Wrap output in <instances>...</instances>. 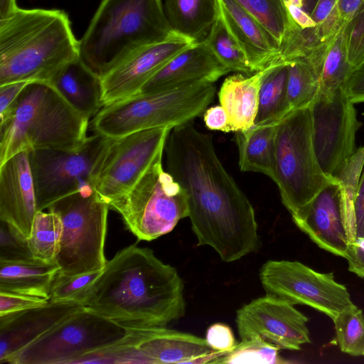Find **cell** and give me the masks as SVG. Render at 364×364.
I'll return each mask as SVG.
<instances>
[{
	"mask_svg": "<svg viewBox=\"0 0 364 364\" xmlns=\"http://www.w3.org/2000/svg\"><path fill=\"white\" fill-rule=\"evenodd\" d=\"M220 12L255 73L281 61V50L264 27L235 0H218Z\"/></svg>",
	"mask_w": 364,
	"mask_h": 364,
	"instance_id": "7402d4cb",
	"label": "cell"
},
{
	"mask_svg": "<svg viewBox=\"0 0 364 364\" xmlns=\"http://www.w3.org/2000/svg\"><path fill=\"white\" fill-rule=\"evenodd\" d=\"M343 38L348 61L354 69L364 61V0L343 30Z\"/></svg>",
	"mask_w": 364,
	"mask_h": 364,
	"instance_id": "ab89813d",
	"label": "cell"
},
{
	"mask_svg": "<svg viewBox=\"0 0 364 364\" xmlns=\"http://www.w3.org/2000/svg\"><path fill=\"white\" fill-rule=\"evenodd\" d=\"M129 333L130 328L85 306L20 350L9 363H78Z\"/></svg>",
	"mask_w": 364,
	"mask_h": 364,
	"instance_id": "30bf717a",
	"label": "cell"
},
{
	"mask_svg": "<svg viewBox=\"0 0 364 364\" xmlns=\"http://www.w3.org/2000/svg\"><path fill=\"white\" fill-rule=\"evenodd\" d=\"M333 178L322 171L312 137L311 107L294 110L276 125L272 180L291 215L309 203Z\"/></svg>",
	"mask_w": 364,
	"mask_h": 364,
	"instance_id": "52a82bcc",
	"label": "cell"
},
{
	"mask_svg": "<svg viewBox=\"0 0 364 364\" xmlns=\"http://www.w3.org/2000/svg\"><path fill=\"white\" fill-rule=\"evenodd\" d=\"M288 20L285 39H291L309 32L315 27L311 18L318 0H281Z\"/></svg>",
	"mask_w": 364,
	"mask_h": 364,
	"instance_id": "f35d334b",
	"label": "cell"
},
{
	"mask_svg": "<svg viewBox=\"0 0 364 364\" xmlns=\"http://www.w3.org/2000/svg\"><path fill=\"white\" fill-rule=\"evenodd\" d=\"M272 65L249 77L235 74L225 79L218 97L228 114L230 132L246 130L255 125L260 85Z\"/></svg>",
	"mask_w": 364,
	"mask_h": 364,
	"instance_id": "603a6c76",
	"label": "cell"
},
{
	"mask_svg": "<svg viewBox=\"0 0 364 364\" xmlns=\"http://www.w3.org/2000/svg\"><path fill=\"white\" fill-rule=\"evenodd\" d=\"M229 72V69L203 41L195 43L174 56L145 83L139 93L164 90L199 80L215 82Z\"/></svg>",
	"mask_w": 364,
	"mask_h": 364,
	"instance_id": "44dd1931",
	"label": "cell"
},
{
	"mask_svg": "<svg viewBox=\"0 0 364 364\" xmlns=\"http://www.w3.org/2000/svg\"><path fill=\"white\" fill-rule=\"evenodd\" d=\"M205 339L212 350L224 354L232 350L237 343L231 328L222 323L210 325L206 331Z\"/></svg>",
	"mask_w": 364,
	"mask_h": 364,
	"instance_id": "7bdbcfd3",
	"label": "cell"
},
{
	"mask_svg": "<svg viewBox=\"0 0 364 364\" xmlns=\"http://www.w3.org/2000/svg\"><path fill=\"white\" fill-rule=\"evenodd\" d=\"M346 259L348 261V270L364 278V237L358 238L348 245Z\"/></svg>",
	"mask_w": 364,
	"mask_h": 364,
	"instance_id": "f6af8a7d",
	"label": "cell"
},
{
	"mask_svg": "<svg viewBox=\"0 0 364 364\" xmlns=\"http://www.w3.org/2000/svg\"><path fill=\"white\" fill-rule=\"evenodd\" d=\"M203 119L205 126L210 130L230 132L228 114L222 105H216L205 111Z\"/></svg>",
	"mask_w": 364,
	"mask_h": 364,
	"instance_id": "bcb514c9",
	"label": "cell"
},
{
	"mask_svg": "<svg viewBox=\"0 0 364 364\" xmlns=\"http://www.w3.org/2000/svg\"><path fill=\"white\" fill-rule=\"evenodd\" d=\"M139 240L151 241L171 232L188 217L186 193L162 166L159 157L123 196L109 204Z\"/></svg>",
	"mask_w": 364,
	"mask_h": 364,
	"instance_id": "ba28073f",
	"label": "cell"
},
{
	"mask_svg": "<svg viewBox=\"0 0 364 364\" xmlns=\"http://www.w3.org/2000/svg\"><path fill=\"white\" fill-rule=\"evenodd\" d=\"M109 207L95 191L76 193L53 203L48 210L63 223L58 273L75 276L103 269L107 260L105 242Z\"/></svg>",
	"mask_w": 364,
	"mask_h": 364,
	"instance_id": "9c48e42d",
	"label": "cell"
},
{
	"mask_svg": "<svg viewBox=\"0 0 364 364\" xmlns=\"http://www.w3.org/2000/svg\"><path fill=\"white\" fill-rule=\"evenodd\" d=\"M308 321L293 304L267 295L239 309L235 319L241 340L259 338L291 350L311 343Z\"/></svg>",
	"mask_w": 364,
	"mask_h": 364,
	"instance_id": "9a60e30c",
	"label": "cell"
},
{
	"mask_svg": "<svg viewBox=\"0 0 364 364\" xmlns=\"http://www.w3.org/2000/svg\"><path fill=\"white\" fill-rule=\"evenodd\" d=\"M195 43L174 32L167 39L143 47L127 56L100 76L103 106L139 93L174 56Z\"/></svg>",
	"mask_w": 364,
	"mask_h": 364,
	"instance_id": "2e32d148",
	"label": "cell"
},
{
	"mask_svg": "<svg viewBox=\"0 0 364 364\" xmlns=\"http://www.w3.org/2000/svg\"><path fill=\"white\" fill-rule=\"evenodd\" d=\"M363 168L364 146H361L343 164L334 177L341 186L343 218L349 245L356 239L354 203Z\"/></svg>",
	"mask_w": 364,
	"mask_h": 364,
	"instance_id": "f546056e",
	"label": "cell"
},
{
	"mask_svg": "<svg viewBox=\"0 0 364 364\" xmlns=\"http://www.w3.org/2000/svg\"><path fill=\"white\" fill-rule=\"evenodd\" d=\"M342 89L354 104L364 102V61L351 70Z\"/></svg>",
	"mask_w": 364,
	"mask_h": 364,
	"instance_id": "ee69618b",
	"label": "cell"
},
{
	"mask_svg": "<svg viewBox=\"0 0 364 364\" xmlns=\"http://www.w3.org/2000/svg\"><path fill=\"white\" fill-rule=\"evenodd\" d=\"M288 63L272 64L264 76L259 91L255 125H277L290 113L287 87Z\"/></svg>",
	"mask_w": 364,
	"mask_h": 364,
	"instance_id": "83f0119b",
	"label": "cell"
},
{
	"mask_svg": "<svg viewBox=\"0 0 364 364\" xmlns=\"http://www.w3.org/2000/svg\"><path fill=\"white\" fill-rule=\"evenodd\" d=\"M132 330L141 363H213L223 354L212 350L203 338L166 326Z\"/></svg>",
	"mask_w": 364,
	"mask_h": 364,
	"instance_id": "ac0fdd59",
	"label": "cell"
},
{
	"mask_svg": "<svg viewBox=\"0 0 364 364\" xmlns=\"http://www.w3.org/2000/svg\"><path fill=\"white\" fill-rule=\"evenodd\" d=\"M363 0H337L336 7L341 23L346 26L360 9Z\"/></svg>",
	"mask_w": 364,
	"mask_h": 364,
	"instance_id": "681fc988",
	"label": "cell"
},
{
	"mask_svg": "<svg viewBox=\"0 0 364 364\" xmlns=\"http://www.w3.org/2000/svg\"><path fill=\"white\" fill-rule=\"evenodd\" d=\"M30 82L18 81L0 85V115L7 111Z\"/></svg>",
	"mask_w": 364,
	"mask_h": 364,
	"instance_id": "7dc6e473",
	"label": "cell"
},
{
	"mask_svg": "<svg viewBox=\"0 0 364 364\" xmlns=\"http://www.w3.org/2000/svg\"><path fill=\"white\" fill-rule=\"evenodd\" d=\"M172 127L108 137L94 176V189L109 204L125 195L149 168L163 156Z\"/></svg>",
	"mask_w": 364,
	"mask_h": 364,
	"instance_id": "7c38bea8",
	"label": "cell"
},
{
	"mask_svg": "<svg viewBox=\"0 0 364 364\" xmlns=\"http://www.w3.org/2000/svg\"><path fill=\"white\" fill-rule=\"evenodd\" d=\"M171 28L196 43L205 41L219 12L218 0H166Z\"/></svg>",
	"mask_w": 364,
	"mask_h": 364,
	"instance_id": "484cf974",
	"label": "cell"
},
{
	"mask_svg": "<svg viewBox=\"0 0 364 364\" xmlns=\"http://www.w3.org/2000/svg\"><path fill=\"white\" fill-rule=\"evenodd\" d=\"M18 9L16 0H0V19L10 16Z\"/></svg>",
	"mask_w": 364,
	"mask_h": 364,
	"instance_id": "f907efd6",
	"label": "cell"
},
{
	"mask_svg": "<svg viewBox=\"0 0 364 364\" xmlns=\"http://www.w3.org/2000/svg\"><path fill=\"white\" fill-rule=\"evenodd\" d=\"M0 229V262L34 259L26 238L4 221Z\"/></svg>",
	"mask_w": 364,
	"mask_h": 364,
	"instance_id": "60d3db41",
	"label": "cell"
},
{
	"mask_svg": "<svg viewBox=\"0 0 364 364\" xmlns=\"http://www.w3.org/2000/svg\"><path fill=\"white\" fill-rule=\"evenodd\" d=\"M336 3L337 0H318L311 14L315 23L314 36L319 46L330 43L345 28L340 21Z\"/></svg>",
	"mask_w": 364,
	"mask_h": 364,
	"instance_id": "74e56055",
	"label": "cell"
},
{
	"mask_svg": "<svg viewBox=\"0 0 364 364\" xmlns=\"http://www.w3.org/2000/svg\"><path fill=\"white\" fill-rule=\"evenodd\" d=\"M291 218L317 246L346 259L349 243L343 218L341 186L335 178Z\"/></svg>",
	"mask_w": 364,
	"mask_h": 364,
	"instance_id": "e0dca14e",
	"label": "cell"
},
{
	"mask_svg": "<svg viewBox=\"0 0 364 364\" xmlns=\"http://www.w3.org/2000/svg\"><path fill=\"white\" fill-rule=\"evenodd\" d=\"M102 270L75 276L58 273L53 281L48 301L76 303L85 306L92 285Z\"/></svg>",
	"mask_w": 364,
	"mask_h": 364,
	"instance_id": "8d00e7d4",
	"label": "cell"
},
{
	"mask_svg": "<svg viewBox=\"0 0 364 364\" xmlns=\"http://www.w3.org/2000/svg\"><path fill=\"white\" fill-rule=\"evenodd\" d=\"M85 306L129 328L166 326L185 315L183 282L151 249L134 244L107 261Z\"/></svg>",
	"mask_w": 364,
	"mask_h": 364,
	"instance_id": "7a4b0ae2",
	"label": "cell"
},
{
	"mask_svg": "<svg viewBox=\"0 0 364 364\" xmlns=\"http://www.w3.org/2000/svg\"><path fill=\"white\" fill-rule=\"evenodd\" d=\"M276 125L257 126L235 132L242 171L262 173L272 178Z\"/></svg>",
	"mask_w": 364,
	"mask_h": 364,
	"instance_id": "4316f807",
	"label": "cell"
},
{
	"mask_svg": "<svg viewBox=\"0 0 364 364\" xmlns=\"http://www.w3.org/2000/svg\"><path fill=\"white\" fill-rule=\"evenodd\" d=\"M320 90V75L304 58L288 63L287 99L290 112L311 107Z\"/></svg>",
	"mask_w": 364,
	"mask_h": 364,
	"instance_id": "f1b7e54d",
	"label": "cell"
},
{
	"mask_svg": "<svg viewBox=\"0 0 364 364\" xmlns=\"http://www.w3.org/2000/svg\"><path fill=\"white\" fill-rule=\"evenodd\" d=\"M48 302L46 298L0 291V316L41 306Z\"/></svg>",
	"mask_w": 364,
	"mask_h": 364,
	"instance_id": "b9f144b4",
	"label": "cell"
},
{
	"mask_svg": "<svg viewBox=\"0 0 364 364\" xmlns=\"http://www.w3.org/2000/svg\"><path fill=\"white\" fill-rule=\"evenodd\" d=\"M215 93L214 82L205 80L138 93L104 105L90 122V129L95 134L117 138L149 129L173 128L200 115Z\"/></svg>",
	"mask_w": 364,
	"mask_h": 364,
	"instance_id": "8992f818",
	"label": "cell"
},
{
	"mask_svg": "<svg viewBox=\"0 0 364 364\" xmlns=\"http://www.w3.org/2000/svg\"><path fill=\"white\" fill-rule=\"evenodd\" d=\"M205 41L230 72H240L246 75L255 73L242 48L228 29L220 9Z\"/></svg>",
	"mask_w": 364,
	"mask_h": 364,
	"instance_id": "1f68e13d",
	"label": "cell"
},
{
	"mask_svg": "<svg viewBox=\"0 0 364 364\" xmlns=\"http://www.w3.org/2000/svg\"><path fill=\"white\" fill-rule=\"evenodd\" d=\"M279 348L259 338L242 340L230 351L216 358L213 363L282 364Z\"/></svg>",
	"mask_w": 364,
	"mask_h": 364,
	"instance_id": "d590c367",
	"label": "cell"
},
{
	"mask_svg": "<svg viewBox=\"0 0 364 364\" xmlns=\"http://www.w3.org/2000/svg\"><path fill=\"white\" fill-rule=\"evenodd\" d=\"M235 1L264 27L281 48L288 31L287 16L282 1Z\"/></svg>",
	"mask_w": 364,
	"mask_h": 364,
	"instance_id": "e575fe53",
	"label": "cell"
},
{
	"mask_svg": "<svg viewBox=\"0 0 364 364\" xmlns=\"http://www.w3.org/2000/svg\"><path fill=\"white\" fill-rule=\"evenodd\" d=\"M352 70L347 59L342 31L326 47L320 73L318 94L326 97L333 95L342 87Z\"/></svg>",
	"mask_w": 364,
	"mask_h": 364,
	"instance_id": "d6a6232c",
	"label": "cell"
},
{
	"mask_svg": "<svg viewBox=\"0 0 364 364\" xmlns=\"http://www.w3.org/2000/svg\"><path fill=\"white\" fill-rule=\"evenodd\" d=\"M59 271L55 262L36 259L0 262V291L48 299L53 281Z\"/></svg>",
	"mask_w": 364,
	"mask_h": 364,
	"instance_id": "d4e9b609",
	"label": "cell"
},
{
	"mask_svg": "<svg viewBox=\"0 0 364 364\" xmlns=\"http://www.w3.org/2000/svg\"><path fill=\"white\" fill-rule=\"evenodd\" d=\"M0 119V166L21 151L74 150L88 137L90 119L49 82H30Z\"/></svg>",
	"mask_w": 364,
	"mask_h": 364,
	"instance_id": "277c9868",
	"label": "cell"
},
{
	"mask_svg": "<svg viewBox=\"0 0 364 364\" xmlns=\"http://www.w3.org/2000/svg\"><path fill=\"white\" fill-rule=\"evenodd\" d=\"M63 223L55 213L38 211L31 236L27 239L33 257L47 262H55L60 252Z\"/></svg>",
	"mask_w": 364,
	"mask_h": 364,
	"instance_id": "4dcf8cb0",
	"label": "cell"
},
{
	"mask_svg": "<svg viewBox=\"0 0 364 364\" xmlns=\"http://www.w3.org/2000/svg\"><path fill=\"white\" fill-rule=\"evenodd\" d=\"M311 112L316 158L324 173L334 178L355 151L360 123L354 103L341 87L330 97L318 94Z\"/></svg>",
	"mask_w": 364,
	"mask_h": 364,
	"instance_id": "5bb4252c",
	"label": "cell"
},
{
	"mask_svg": "<svg viewBox=\"0 0 364 364\" xmlns=\"http://www.w3.org/2000/svg\"><path fill=\"white\" fill-rule=\"evenodd\" d=\"M174 32L161 0H102L79 41L80 58L101 76L136 50Z\"/></svg>",
	"mask_w": 364,
	"mask_h": 364,
	"instance_id": "5b68a950",
	"label": "cell"
},
{
	"mask_svg": "<svg viewBox=\"0 0 364 364\" xmlns=\"http://www.w3.org/2000/svg\"><path fill=\"white\" fill-rule=\"evenodd\" d=\"M52 84L77 111L89 119L103 107L100 76L80 58L68 65Z\"/></svg>",
	"mask_w": 364,
	"mask_h": 364,
	"instance_id": "cb8c5ba5",
	"label": "cell"
},
{
	"mask_svg": "<svg viewBox=\"0 0 364 364\" xmlns=\"http://www.w3.org/2000/svg\"><path fill=\"white\" fill-rule=\"evenodd\" d=\"M38 212L28 151L0 166V220L28 239Z\"/></svg>",
	"mask_w": 364,
	"mask_h": 364,
	"instance_id": "d6986e66",
	"label": "cell"
},
{
	"mask_svg": "<svg viewBox=\"0 0 364 364\" xmlns=\"http://www.w3.org/2000/svg\"><path fill=\"white\" fill-rule=\"evenodd\" d=\"M107 139L94 134L74 150L28 151L38 211L73 193L95 191L94 176Z\"/></svg>",
	"mask_w": 364,
	"mask_h": 364,
	"instance_id": "8fae6325",
	"label": "cell"
},
{
	"mask_svg": "<svg viewBox=\"0 0 364 364\" xmlns=\"http://www.w3.org/2000/svg\"><path fill=\"white\" fill-rule=\"evenodd\" d=\"M356 239L364 237V168L354 203ZM355 239V240H356Z\"/></svg>",
	"mask_w": 364,
	"mask_h": 364,
	"instance_id": "c3c4849f",
	"label": "cell"
},
{
	"mask_svg": "<svg viewBox=\"0 0 364 364\" xmlns=\"http://www.w3.org/2000/svg\"><path fill=\"white\" fill-rule=\"evenodd\" d=\"M340 350L353 356L364 355V316L354 304L333 319Z\"/></svg>",
	"mask_w": 364,
	"mask_h": 364,
	"instance_id": "836d02e7",
	"label": "cell"
},
{
	"mask_svg": "<svg viewBox=\"0 0 364 364\" xmlns=\"http://www.w3.org/2000/svg\"><path fill=\"white\" fill-rule=\"evenodd\" d=\"M83 307L76 303L49 301L0 316V363H9L20 350Z\"/></svg>",
	"mask_w": 364,
	"mask_h": 364,
	"instance_id": "ffe728a7",
	"label": "cell"
},
{
	"mask_svg": "<svg viewBox=\"0 0 364 364\" xmlns=\"http://www.w3.org/2000/svg\"><path fill=\"white\" fill-rule=\"evenodd\" d=\"M259 279L267 296L309 306L332 320L353 304L332 272H318L297 261L269 260L261 267Z\"/></svg>",
	"mask_w": 364,
	"mask_h": 364,
	"instance_id": "4fadbf2b",
	"label": "cell"
},
{
	"mask_svg": "<svg viewBox=\"0 0 364 364\" xmlns=\"http://www.w3.org/2000/svg\"><path fill=\"white\" fill-rule=\"evenodd\" d=\"M79 58V41L64 11L18 8L0 19V85L18 81L52 84Z\"/></svg>",
	"mask_w": 364,
	"mask_h": 364,
	"instance_id": "3957f363",
	"label": "cell"
},
{
	"mask_svg": "<svg viewBox=\"0 0 364 364\" xmlns=\"http://www.w3.org/2000/svg\"><path fill=\"white\" fill-rule=\"evenodd\" d=\"M167 171L186 193L198 246L225 262L260 247L254 208L218 158L211 135L187 122L171 130L164 148Z\"/></svg>",
	"mask_w": 364,
	"mask_h": 364,
	"instance_id": "6da1fadb",
	"label": "cell"
}]
</instances>
